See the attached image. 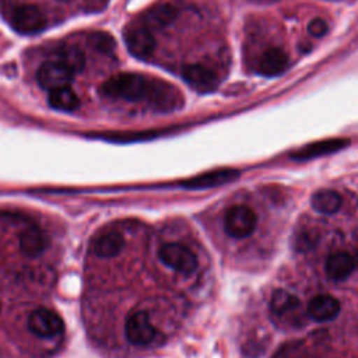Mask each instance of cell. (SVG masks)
Here are the masks:
<instances>
[{"mask_svg": "<svg viewBox=\"0 0 358 358\" xmlns=\"http://www.w3.org/2000/svg\"><path fill=\"white\" fill-rule=\"evenodd\" d=\"M348 144H350V141L347 138H327V140H322V141H315V143L308 144V145L302 147L301 150L295 151L291 155V158L296 159V161H305V159H310V158L336 152V151L347 147Z\"/></svg>", "mask_w": 358, "mask_h": 358, "instance_id": "obj_12", "label": "cell"}, {"mask_svg": "<svg viewBox=\"0 0 358 358\" xmlns=\"http://www.w3.org/2000/svg\"><path fill=\"white\" fill-rule=\"evenodd\" d=\"M271 310L278 316H285L294 310H298L299 301L295 295L285 289H275L270 299Z\"/></svg>", "mask_w": 358, "mask_h": 358, "instance_id": "obj_21", "label": "cell"}, {"mask_svg": "<svg viewBox=\"0 0 358 358\" xmlns=\"http://www.w3.org/2000/svg\"><path fill=\"white\" fill-rule=\"evenodd\" d=\"M257 224L256 214L252 208L246 206H234L231 207L224 220V228L227 234L232 238L242 239L253 234Z\"/></svg>", "mask_w": 358, "mask_h": 358, "instance_id": "obj_3", "label": "cell"}, {"mask_svg": "<svg viewBox=\"0 0 358 358\" xmlns=\"http://www.w3.org/2000/svg\"><path fill=\"white\" fill-rule=\"evenodd\" d=\"M288 67V56L278 48L267 49L257 64L259 73L264 77H275L284 73Z\"/></svg>", "mask_w": 358, "mask_h": 358, "instance_id": "obj_14", "label": "cell"}, {"mask_svg": "<svg viewBox=\"0 0 358 358\" xmlns=\"http://www.w3.org/2000/svg\"><path fill=\"white\" fill-rule=\"evenodd\" d=\"M148 80L136 73H119L109 77L101 87L102 92L109 96L126 101L145 99Z\"/></svg>", "mask_w": 358, "mask_h": 358, "instance_id": "obj_1", "label": "cell"}, {"mask_svg": "<svg viewBox=\"0 0 358 358\" xmlns=\"http://www.w3.org/2000/svg\"><path fill=\"white\" fill-rule=\"evenodd\" d=\"M124 333L127 340L136 345H147L152 343L157 336V330L152 326L150 316L143 310H137L127 317Z\"/></svg>", "mask_w": 358, "mask_h": 358, "instance_id": "obj_7", "label": "cell"}, {"mask_svg": "<svg viewBox=\"0 0 358 358\" xmlns=\"http://www.w3.org/2000/svg\"><path fill=\"white\" fill-rule=\"evenodd\" d=\"M176 17H178V10L172 4L162 3L148 10L145 15V21H147V25L152 28H164L172 24L176 20Z\"/></svg>", "mask_w": 358, "mask_h": 358, "instance_id": "obj_19", "label": "cell"}, {"mask_svg": "<svg viewBox=\"0 0 358 358\" xmlns=\"http://www.w3.org/2000/svg\"><path fill=\"white\" fill-rule=\"evenodd\" d=\"M63 327L62 317L46 308L35 309L28 317V329L41 338L55 337L63 331Z\"/></svg>", "mask_w": 358, "mask_h": 358, "instance_id": "obj_6", "label": "cell"}, {"mask_svg": "<svg viewBox=\"0 0 358 358\" xmlns=\"http://www.w3.org/2000/svg\"><path fill=\"white\" fill-rule=\"evenodd\" d=\"M340 309L338 299L329 294L316 295L308 303L309 316L317 322L333 320L340 313Z\"/></svg>", "mask_w": 358, "mask_h": 358, "instance_id": "obj_11", "label": "cell"}, {"mask_svg": "<svg viewBox=\"0 0 358 358\" xmlns=\"http://www.w3.org/2000/svg\"><path fill=\"white\" fill-rule=\"evenodd\" d=\"M48 236L38 227H29L20 235V249L28 257L39 256L48 248Z\"/></svg>", "mask_w": 358, "mask_h": 358, "instance_id": "obj_15", "label": "cell"}, {"mask_svg": "<svg viewBox=\"0 0 358 358\" xmlns=\"http://www.w3.org/2000/svg\"><path fill=\"white\" fill-rule=\"evenodd\" d=\"M88 43L101 53H110L116 48V42L108 32H94L88 36Z\"/></svg>", "mask_w": 358, "mask_h": 358, "instance_id": "obj_23", "label": "cell"}, {"mask_svg": "<svg viewBox=\"0 0 358 358\" xmlns=\"http://www.w3.org/2000/svg\"><path fill=\"white\" fill-rule=\"evenodd\" d=\"M124 42L127 50L138 59L148 57L155 49L154 35L147 27H133L126 31Z\"/></svg>", "mask_w": 358, "mask_h": 358, "instance_id": "obj_10", "label": "cell"}, {"mask_svg": "<svg viewBox=\"0 0 358 358\" xmlns=\"http://www.w3.org/2000/svg\"><path fill=\"white\" fill-rule=\"evenodd\" d=\"M60 1H63V3H67V1H71V0H60Z\"/></svg>", "mask_w": 358, "mask_h": 358, "instance_id": "obj_27", "label": "cell"}, {"mask_svg": "<svg viewBox=\"0 0 358 358\" xmlns=\"http://www.w3.org/2000/svg\"><path fill=\"white\" fill-rule=\"evenodd\" d=\"M352 259H354V264L358 267V252H357V255Z\"/></svg>", "mask_w": 358, "mask_h": 358, "instance_id": "obj_26", "label": "cell"}, {"mask_svg": "<svg viewBox=\"0 0 358 358\" xmlns=\"http://www.w3.org/2000/svg\"><path fill=\"white\" fill-rule=\"evenodd\" d=\"M49 105L57 110L71 112L80 106V99L70 87H63L55 91H50Z\"/></svg>", "mask_w": 358, "mask_h": 358, "instance_id": "obj_20", "label": "cell"}, {"mask_svg": "<svg viewBox=\"0 0 358 358\" xmlns=\"http://www.w3.org/2000/svg\"><path fill=\"white\" fill-rule=\"evenodd\" d=\"M11 25L18 34L32 35L41 32L46 27V18L38 6L22 4L14 10Z\"/></svg>", "mask_w": 358, "mask_h": 358, "instance_id": "obj_5", "label": "cell"}, {"mask_svg": "<svg viewBox=\"0 0 358 358\" xmlns=\"http://www.w3.org/2000/svg\"><path fill=\"white\" fill-rule=\"evenodd\" d=\"M310 204L315 211L322 214H334L340 210L341 199L337 192L330 189H323L313 193L310 199Z\"/></svg>", "mask_w": 358, "mask_h": 358, "instance_id": "obj_18", "label": "cell"}, {"mask_svg": "<svg viewBox=\"0 0 358 358\" xmlns=\"http://www.w3.org/2000/svg\"><path fill=\"white\" fill-rule=\"evenodd\" d=\"M316 243V235L312 231H306L303 235L298 236L295 241V248L299 250H306L310 249Z\"/></svg>", "mask_w": 358, "mask_h": 358, "instance_id": "obj_25", "label": "cell"}, {"mask_svg": "<svg viewBox=\"0 0 358 358\" xmlns=\"http://www.w3.org/2000/svg\"><path fill=\"white\" fill-rule=\"evenodd\" d=\"M182 77L194 91L211 92L218 85L217 74L201 64H186L182 70Z\"/></svg>", "mask_w": 358, "mask_h": 358, "instance_id": "obj_9", "label": "cell"}, {"mask_svg": "<svg viewBox=\"0 0 358 358\" xmlns=\"http://www.w3.org/2000/svg\"><path fill=\"white\" fill-rule=\"evenodd\" d=\"M161 262L180 274H192L197 268V259L183 245L166 243L159 249Z\"/></svg>", "mask_w": 358, "mask_h": 358, "instance_id": "obj_4", "label": "cell"}, {"mask_svg": "<svg viewBox=\"0 0 358 358\" xmlns=\"http://www.w3.org/2000/svg\"><path fill=\"white\" fill-rule=\"evenodd\" d=\"M36 78L42 88L55 91L63 87H69L73 80V73L59 60H52L41 64L36 73Z\"/></svg>", "mask_w": 358, "mask_h": 358, "instance_id": "obj_8", "label": "cell"}, {"mask_svg": "<svg viewBox=\"0 0 358 358\" xmlns=\"http://www.w3.org/2000/svg\"><path fill=\"white\" fill-rule=\"evenodd\" d=\"M329 29V25L322 18H313L310 20V22L308 24V32L315 36V38H320V36H324L326 32Z\"/></svg>", "mask_w": 358, "mask_h": 358, "instance_id": "obj_24", "label": "cell"}, {"mask_svg": "<svg viewBox=\"0 0 358 358\" xmlns=\"http://www.w3.org/2000/svg\"><path fill=\"white\" fill-rule=\"evenodd\" d=\"M124 241L119 232L109 231L99 235L94 242V252L99 257H113L123 249Z\"/></svg>", "mask_w": 358, "mask_h": 358, "instance_id": "obj_17", "label": "cell"}, {"mask_svg": "<svg viewBox=\"0 0 358 358\" xmlns=\"http://www.w3.org/2000/svg\"><path fill=\"white\" fill-rule=\"evenodd\" d=\"M239 172L235 169H217L211 171L194 178H190L182 183L183 187H190V189H206V187H213V186H220L224 183H228L238 178Z\"/></svg>", "mask_w": 358, "mask_h": 358, "instance_id": "obj_13", "label": "cell"}, {"mask_svg": "<svg viewBox=\"0 0 358 358\" xmlns=\"http://www.w3.org/2000/svg\"><path fill=\"white\" fill-rule=\"evenodd\" d=\"M59 62L63 63L73 74L81 73L85 67V56L77 46H69L59 52Z\"/></svg>", "mask_w": 358, "mask_h": 358, "instance_id": "obj_22", "label": "cell"}, {"mask_svg": "<svg viewBox=\"0 0 358 358\" xmlns=\"http://www.w3.org/2000/svg\"><path fill=\"white\" fill-rule=\"evenodd\" d=\"M355 264L352 256L348 253H334L326 260V273L334 281H341L350 277Z\"/></svg>", "mask_w": 358, "mask_h": 358, "instance_id": "obj_16", "label": "cell"}, {"mask_svg": "<svg viewBox=\"0 0 358 358\" xmlns=\"http://www.w3.org/2000/svg\"><path fill=\"white\" fill-rule=\"evenodd\" d=\"M145 99H148L155 109L164 112L175 110L183 103V98L178 88L161 80H148Z\"/></svg>", "mask_w": 358, "mask_h": 358, "instance_id": "obj_2", "label": "cell"}]
</instances>
